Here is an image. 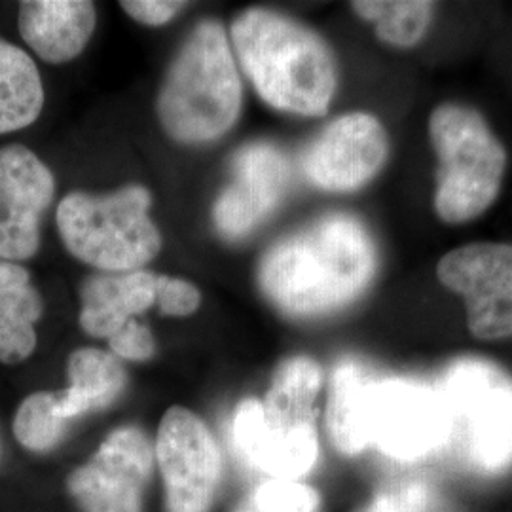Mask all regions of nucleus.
I'll use <instances>...</instances> for the list:
<instances>
[{
	"label": "nucleus",
	"instance_id": "obj_1",
	"mask_svg": "<svg viewBox=\"0 0 512 512\" xmlns=\"http://www.w3.org/2000/svg\"><path fill=\"white\" fill-rule=\"evenodd\" d=\"M378 249L370 230L348 213L323 215L279 239L258 266V285L289 317H323L353 304L372 285Z\"/></svg>",
	"mask_w": 512,
	"mask_h": 512
},
{
	"label": "nucleus",
	"instance_id": "obj_2",
	"mask_svg": "<svg viewBox=\"0 0 512 512\" xmlns=\"http://www.w3.org/2000/svg\"><path fill=\"white\" fill-rule=\"evenodd\" d=\"M230 31L239 65L266 105L306 118L329 112L338 65L317 31L270 8L243 10Z\"/></svg>",
	"mask_w": 512,
	"mask_h": 512
},
{
	"label": "nucleus",
	"instance_id": "obj_3",
	"mask_svg": "<svg viewBox=\"0 0 512 512\" xmlns=\"http://www.w3.org/2000/svg\"><path fill=\"white\" fill-rule=\"evenodd\" d=\"M241 101L243 86L226 31L219 21L203 19L165 73L158 118L173 141L202 145L236 126Z\"/></svg>",
	"mask_w": 512,
	"mask_h": 512
},
{
	"label": "nucleus",
	"instance_id": "obj_4",
	"mask_svg": "<svg viewBox=\"0 0 512 512\" xmlns=\"http://www.w3.org/2000/svg\"><path fill=\"white\" fill-rule=\"evenodd\" d=\"M437 158L433 211L448 226L471 224L497 202L509 152L486 116L458 101L440 103L427 120Z\"/></svg>",
	"mask_w": 512,
	"mask_h": 512
},
{
	"label": "nucleus",
	"instance_id": "obj_5",
	"mask_svg": "<svg viewBox=\"0 0 512 512\" xmlns=\"http://www.w3.org/2000/svg\"><path fill=\"white\" fill-rule=\"evenodd\" d=\"M145 186L129 184L107 196L71 192L57 207V230L80 262L110 274L135 272L162 249V236L148 211Z\"/></svg>",
	"mask_w": 512,
	"mask_h": 512
},
{
	"label": "nucleus",
	"instance_id": "obj_6",
	"mask_svg": "<svg viewBox=\"0 0 512 512\" xmlns=\"http://www.w3.org/2000/svg\"><path fill=\"white\" fill-rule=\"evenodd\" d=\"M437 389L450 440L463 463L482 475L512 467V376L478 357H461L440 374Z\"/></svg>",
	"mask_w": 512,
	"mask_h": 512
},
{
	"label": "nucleus",
	"instance_id": "obj_7",
	"mask_svg": "<svg viewBox=\"0 0 512 512\" xmlns=\"http://www.w3.org/2000/svg\"><path fill=\"white\" fill-rule=\"evenodd\" d=\"M368 440L397 461L427 458L448 446L450 420L437 385L376 376L368 404Z\"/></svg>",
	"mask_w": 512,
	"mask_h": 512
},
{
	"label": "nucleus",
	"instance_id": "obj_8",
	"mask_svg": "<svg viewBox=\"0 0 512 512\" xmlns=\"http://www.w3.org/2000/svg\"><path fill=\"white\" fill-rule=\"evenodd\" d=\"M437 279L463 300L467 329L484 342L512 338V243L473 241L440 256Z\"/></svg>",
	"mask_w": 512,
	"mask_h": 512
},
{
	"label": "nucleus",
	"instance_id": "obj_9",
	"mask_svg": "<svg viewBox=\"0 0 512 512\" xmlns=\"http://www.w3.org/2000/svg\"><path fill=\"white\" fill-rule=\"evenodd\" d=\"M391 139L382 120L365 110L334 118L302 152L306 181L332 194H349L372 183L387 165Z\"/></svg>",
	"mask_w": 512,
	"mask_h": 512
},
{
	"label": "nucleus",
	"instance_id": "obj_10",
	"mask_svg": "<svg viewBox=\"0 0 512 512\" xmlns=\"http://www.w3.org/2000/svg\"><path fill=\"white\" fill-rule=\"evenodd\" d=\"M154 456L164 478L165 511L209 512L219 488L220 452L202 418L171 406L158 427Z\"/></svg>",
	"mask_w": 512,
	"mask_h": 512
},
{
	"label": "nucleus",
	"instance_id": "obj_11",
	"mask_svg": "<svg viewBox=\"0 0 512 512\" xmlns=\"http://www.w3.org/2000/svg\"><path fill=\"white\" fill-rule=\"evenodd\" d=\"M154 467V448L139 427L112 431L90 461L67 478L82 512H141Z\"/></svg>",
	"mask_w": 512,
	"mask_h": 512
},
{
	"label": "nucleus",
	"instance_id": "obj_12",
	"mask_svg": "<svg viewBox=\"0 0 512 512\" xmlns=\"http://www.w3.org/2000/svg\"><path fill=\"white\" fill-rule=\"evenodd\" d=\"M291 184V162L272 143H249L239 148L232 162V183L213 207V220L226 239H241L255 232L283 203Z\"/></svg>",
	"mask_w": 512,
	"mask_h": 512
},
{
	"label": "nucleus",
	"instance_id": "obj_13",
	"mask_svg": "<svg viewBox=\"0 0 512 512\" xmlns=\"http://www.w3.org/2000/svg\"><path fill=\"white\" fill-rule=\"evenodd\" d=\"M54 173L31 148H0V258L21 262L37 255L40 222L54 202Z\"/></svg>",
	"mask_w": 512,
	"mask_h": 512
},
{
	"label": "nucleus",
	"instance_id": "obj_14",
	"mask_svg": "<svg viewBox=\"0 0 512 512\" xmlns=\"http://www.w3.org/2000/svg\"><path fill=\"white\" fill-rule=\"evenodd\" d=\"M230 442L241 463L279 480H298L308 475L319 458L315 425L289 431L274 429L266 423L262 401L258 399H245L234 410Z\"/></svg>",
	"mask_w": 512,
	"mask_h": 512
},
{
	"label": "nucleus",
	"instance_id": "obj_15",
	"mask_svg": "<svg viewBox=\"0 0 512 512\" xmlns=\"http://www.w3.org/2000/svg\"><path fill=\"white\" fill-rule=\"evenodd\" d=\"M97 25L90 0H25L19 4V35L50 63H69L84 52Z\"/></svg>",
	"mask_w": 512,
	"mask_h": 512
},
{
	"label": "nucleus",
	"instance_id": "obj_16",
	"mask_svg": "<svg viewBox=\"0 0 512 512\" xmlns=\"http://www.w3.org/2000/svg\"><path fill=\"white\" fill-rule=\"evenodd\" d=\"M158 275L148 270L95 275L84 281L80 327L93 338H112L133 315L156 304Z\"/></svg>",
	"mask_w": 512,
	"mask_h": 512
},
{
	"label": "nucleus",
	"instance_id": "obj_17",
	"mask_svg": "<svg viewBox=\"0 0 512 512\" xmlns=\"http://www.w3.org/2000/svg\"><path fill=\"white\" fill-rule=\"evenodd\" d=\"M376 374L368 366L344 359L332 370L327 433L332 446L344 456H359L370 448L368 404Z\"/></svg>",
	"mask_w": 512,
	"mask_h": 512
},
{
	"label": "nucleus",
	"instance_id": "obj_18",
	"mask_svg": "<svg viewBox=\"0 0 512 512\" xmlns=\"http://www.w3.org/2000/svg\"><path fill=\"white\" fill-rule=\"evenodd\" d=\"M67 376L69 387L55 393L57 412L65 421L107 408L128 384L120 359L97 348L76 349L71 353Z\"/></svg>",
	"mask_w": 512,
	"mask_h": 512
},
{
	"label": "nucleus",
	"instance_id": "obj_19",
	"mask_svg": "<svg viewBox=\"0 0 512 512\" xmlns=\"http://www.w3.org/2000/svg\"><path fill=\"white\" fill-rule=\"evenodd\" d=\"M323 384V370L306 355L291 357L277 366L262 401L266 423L274 429L315 425V401Z\"/></svg>",
	"mask_w": 512,
	"mask_h": 512
},
{
	"label": "nucleus",
	"instance_id": "obj_20",
	"mask_svg": "<svg viewBox=\"0 0 512 512\" xmlns=\"http://www.w3.org/2000/svg\"><path fill=\"white\" fill-rule=\"evenodd\" d=\"M44 107V86L31 55L0 38V135L35 124Z\"/></svg>",
	"mask_w": 512,
	"mask_h": 512
},
{
	"label": "nucleus",
	"instance_id": "obj_21",
	"mask_svg": "<svg viewBox=\"0 0 512 512\" xmlns=\"http://www.w3.org/2000/svg\"><path fill=\"white\" fill-rule=\"evenodd\" d=\"M349 6L374 27L382 44L395 50L420 46L437 16V4L431 0H357Z\"/></svg>",
	"mask_w": 512,
	"mask_h": 512
},
{
	"label": "nucleus",
	"instance_id": "obj_22",
	"mask_svg": "<svg viewBox=\"0 0 512 512\" xmlns=\"http://www.w3.org/2000/svg\"><path fill=\"white\" fill-rule=\"evenodd\" d=\"M69 421L57 412L55 393L37 391L25 397L16 410L12 431L14 437L29 452L46 454L65 439Z\"/></svg>",
	"mask_w": 512,
	"mask_h": 512
},
{
	"label": "nucleus",
	"instance_id": "obj_23",
	"mask_svg": "<svg viewBox=\"0 0 512 512\" xmlns=\"http://www.w3.org/2000/svg\"><path fill=\"white\" fill-rule=\"evenodd\" d=\"M42 298L31 275L18 262L0 258V319L35 325L42 317Z\"/></svg>",
	"mask_w": 512,
	"mask_h": 512
},
{
	"label": "nucleus",
	"instance_id": "obj_24",
	"mask_svg": "<svg viewBox=\"0 0 512 512\" xmlns=\"http://www.w3.org/2000/svg\"><path fill=\"white\" fill-rule=\"evenodd\" d=\"M245 512H321V497L300 480L268 478L241 505Z\"/></svg>",
	"mask_w": 512,
	"mask_h": 512
},
{
	"label": "nucleus",
	"instance_id": "obj_25",
	"mask_svg": "<svg viewBox=\"0 0 512 512\" xmlns=\"http://www.w3.org/2000/svg\"><path fill=\"white\" fill-rule=\"evenodd\" d=\"M156 304L164 315L186 317L196 313L202 304V293L198 287L186 279L158 275Z\"/></svg>",
	"mask_w": 512,
	"mask_h": 512
},
{
	"label": "nucleus",
	"instance_id": "obj_26",
	"mask_svg": "<svg viewBox=\"0 0 512 512\" xmlns=\"http://www.w3.org/2000/svg\"><path fill=\"white\" fill-rule=\"evenodd\" d=\"M109 346L114 357L137 363L152 359L156 353V340L152 332L135 319L128 321L112 338H109Z\"/></svg>",
	"mask_w": 512,
	"mask_h": 512
},
{
	"label": "nucleus",
	"instance_id": "obj_27",
	"mask_svg": "<svg viewBox=\"0 0 512 512\" xmlns=\"http://www.w3.org/2000/svg\"><path fill=\"white\" fill-rule=\"evenodd\" d=\"M429 494L421 484H404L395 492L378 495L365 512H425Z\"/></svg>",
	"mask_w": 512,
	"mask_h": 512
},
{
	"label": "nucleus",
	"instance_id": "obj_28",
	"mask_svg": "<svg viewBox=\"0 0 512 512\" xmlns=\"http://www.w3.org/2000/svg\"><path fill=\"white\" fill-rule=\"evenodd\" d=\"M124 12L129 18L150 25V27H160L167 21L175 18L177 14L183 12L186 8V2H175V0H124L120 2Z\"/></svg>",
	"mask_w": 512,
	"mask_h": 512
},
{
	"label": "nucleus",
	"instance_id": "obj_29",
	"mask_svg": "<svg viewBox=\"0 0 512 512\" xmlns=\"http://www.w3.org/2000/svg\"><path fill=\"white\" fill-rule=\"evenodd\" d=\"M0 459H2V440H0Z\"/></svg>",
	"mask_w": 512,
	"mask_h": 512
},
{
	"label": "nucleus",
	"instance_id": "obj_30",
	"mask_svg": "<svg viewBox=\"0 0 512 512\" xmlns=\"http://www.w3.org/2000/svg\"><path fill=\"white\" fill-rule=\"evenodd\" d=\"M236 512H245V511H243V509H241V507H239L238 511H236Z\"/></svg>",
	"mask_w": 512,
	"mask_h": 512
}]
</instances>
